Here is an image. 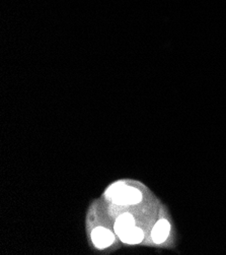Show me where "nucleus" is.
Returning a JSON list of instances; mask_svg holds the SVG:
<instances>
[{"label": "nucleus", "instance_id": "obj_5", "mask_svg": "<svg viewBox=\"0 0 226 255\" xmlns=\"http://www.w3.org/2000/svg\"><path fill=\"white\" fill-rule=\"evenodd\" d=\"M119 237L124 243L137 244V243H140L142 241L143 232H142L141 229L134 227V228L131 229V230H129L128 232H126V233L119 236Z\"/></svg>", "mask_w": 226, "mask_h": 255}, {"label": "nucleus", "instance_id": "obj_4", "mask_svg": "<svg viewBox=\"0 0 226 255\" xmlns=\"http://www.w3.org/2000/svg\"><path fill=\"white\" fill-rule=\"evenodd\" d=\"M135 227L134 218L130 214H124L118 218L115 224V232L118 236H121L131 230Z\"/></svg>", "mask_w": 226, "mask_h": 255}, {"label": "nucleus", "instance_id": "obj_3", "mask_svg": "<svg viewBox=\"0 0 226 255\" xmlns=\"http://www.w3.org/2000/svg\"><path fill=\"white\" fill-rule=\"evenodd\" d=\"M169 231H170V225L167 221L165 220L158 221L152 229V232H151L152 240L156 244H160L164 242L169 234Z\"/></svg>", "mask_w": 226, "mask_h": 255}, {"label": "nucleus", "instance_id": "obj_1", "mask_svg": "<svg viewBox=\"0 0 226 255\" xmlns=\"http://www.w3.org/2000/svg\"><path fill=\"white\" fill-rule=\"evenodd\" d=\"M108 197L117 205H136L140 202L142 195L141 192L130 186H126L122 183L113 185L108 191Z\"/></svg>", "mask_w": 226, "mask_h": 255}, {"label": "nucleus", "instance_id": "obj_2", "mask_svg": "<svg viewBox=\"0 0 226 255\" xmlns=\"http://www.w3.org/2000/svg\"><path fill=\"white\" fill-rule=\"evenodd\" d=\"M91 239H92L93 244L97 248L103 249V248H106V247L110 246L114 242L115 237L112 234V232L108 230V229L98 227L92 231Z\"/></svg>", "mask_w": 226, "mask_h": 255}]
</instances>
